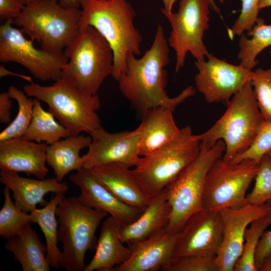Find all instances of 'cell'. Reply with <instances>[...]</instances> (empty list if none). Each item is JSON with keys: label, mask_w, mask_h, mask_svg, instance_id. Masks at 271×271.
<instances>
[{"label": "cell", "mask_w": 271, "mask_h": 271, "mask_svg": "<svg viewBox=\"0 0 271 271\" xmlns=\"http://www.w3.org/2000/svg\"><path fill=\"white\" fill-rule=\"evenodd\" d=\"M171 207L166 189L152 197L140 216L132 223L119 227L124 243L130 246L144 240L168 224Z\"/></svg>", "instance_id": "cell-22"}, {"label": "cell", "mask_w": 271, "mask_h": 271, "mask_svg": "<svg viewBox=\"0 0 271 271\" xmlns=\"http://www.w3.org/2000/svg\"><path fill=\"white\" fill-rule=\"evenodd\" d=\"M64 198V194H55L43 208H36L30 213L33 222L38 224L44 235L47 260L54 269L61 266V252L58 247L59 223L56 216L57 207Z\"/></svg>", "instance_id": "cell-27"}, {"label": "cell", "mask_w": 271, "mask_h": 271, "mask_svg": "<svg viewBox=\"0 0 271 271\" xmlns=\"http://www.w3.org/2000/svg\"><path fill=\"white\" fill-rule=\"evenodd\" d=\"M89 134L91 142L86 154L81 156L83 168L91 169L112 163L134 167L141 157L138 127L132 131L111 133L101 126Z\"/></svg>", "instance_id": "cell-14"}, {"label": "cell", "mask_w": 271, "mask_h": 271, "mask_svg": "<svg viewBox=\"0 0 271 271\" xmlns=\"http://www.w3.org/2000/svg\"><path fill=\"white\" fill-rule=\"evenodd\" d=\"M10 191L5 186L4 203L0 211V236L6 239L15 236L25 226L33 222L30 213L21 210L12 201Z\"/></svg>", "instance_id": "cell-32"}, {"label": "cell", "mask_w": 271, "mask_h": 271, "mask_svg": "<svg viewBox=\"0 0 271 271\" xmlns=\"http://www.w3.org/2000/svg\"><path fill=\"white\" fill-rule=\"evenodd\" d=\"M271 212L269 205L248 203L237 209L219 211L222 223V238L215 260L219 271H233L243 247L246 228L254 220Z\"/></svg>", "instance_id": "cell-16"}, {"label": "cell", "mask_w": 271, "mask_h": 271, "mask_svg": "<svg viewBox=\"0 0 271 271\" xmlns=\"http://www.w3.org/2000/svg\"><path fill=\"white\" fill-rule=\"evenodd\" d=\"M13 19L6 20L0 26V61L13 62L27 68L37 79L57 80L68 62L63 52L52 53L33 45L22 31L13 27Z\"/></svg>", "instance_id": "cell-12"}, {"label": "cell", "mask_w": 271, "mask_h": 271, "mask_svg": "<svg viewBox=\"0 0 271 271\" xmlns=\"http://www.w3.org/2000/svg\"><path fill=\"white\" fill-rule=\"evenodd\" d=\"M25 5H28L38 0H20Z\"/></svg>", "instance_id": "cell-47"}, {"label": "cell", "mask_w": 271, "mask_h": 271, "mask_svg": "<svg viewBox=\"0 0 271 271\" xmlns=\"http://www.w3.org/2000/svg\"><path fill=\"white\" fill-rule=\"evenodd\" d=\"M56 119L52 113L43 109L40 100L35 98L33 117L22 138L49 145L70 136L66 127Z\"/></svg>", "instance_id": "cell-28"}, {"label": "cell", "mask_w": 271, "mask_h": 271, "mask_svg": "<svg viewBox=\"0 0 271 271\" xmlns=\"http://www.w3.org/2000/svg\"><path fill=\"white\" fill-rule=\"evenodd\" d=\"M215 256L191 255L173 258L164 271H219Z\"/></svg>", "instance_id": "cell-36"}, {"label": "cell", "mask_w": 271, "mask_h": 271, "mask_svg": "<svg viewBox=\"0 0 271 271\" xmlns=\"http://www.w3.org/2000/svg\"><path fill=\"white\" fill-rule=\"evenodd\" d=\"M241 9L240 14L233 24L228 30L230 38L236 36H241L244 31L249 32L257 19L259 11L258 5L260 0H241Z\"/></svg>", "instance_id": "cell-37"}, {"label": "cell", "mask_w": 271, "mask_h": 271, "mask_svg": "<svg viewBox=\"0 0 271 271\" xmlns=\"http://www.w3.org/2000/svg\"><path fill=\"white\" fill-rule=\"evenodd\" d=\"M198 72L196 89L209 103L226 101L251 81L252 71L235 65L209 53L205 60L195 61Z\"/></svg>", "instance_id": "cell-13"}, {"label": "cell", "mask_w": 271, "mask_h": 271, "mask_svg": "<svg viewBox=\"0 0 271 271\" xmlns=\"http://www.w3.org/2000/svg\"><path fill=\"white\" fill-rule=\"evenodd\" d=\"M164 5V8L161 9V11L167 13L172 12V9L174 3L177 0H162Z\"/></svg>", "instance_id": "cell-43"}, {"label": "cell", "mask_w": 271, "mask_h": 271, "mask_svg": "<svg viewBox=\"0 0 271 271\" xmlns=\"http://www.w3.org/2000/svg\"><path fill=\"white\" fill-rule=\"evenodd\" d=\"M271 150V122L264 121L250 147L236 156L230 164H237L244 159H251L259 164L262 157Z\"/></svg>", "instance_id": "cell-35"}, {"label": "cell", "mask_w": 271, "mask_h": 271, "mask_svg": "<svg viewBox=\"0 0 271 271\" xmlns=\"http://www.w3.org/2000/svg\"><path fill=\"white\" fill-rule=\"evenodd\" d=\"M200 142L190 126L180 129L172 141L141 157L131 169L132 174L144 193L149 197L162 191L198 156Z\"/></svg>", "instance_id": "cell-7"}, {"label": "cell", "mask_w": 271, "mask_h": 271, "mask_svg": "<svg viewBox=\"0 0 271 271\" xmlns=\"http://www.w3.org/2000/svg\"><path fill=\"white\" fill-rule=\"evenodd\" d=\"M211 9L213 10L215 13L219 14L220 10L219 8L217 6L214 0H209Z\"/></svg>", "instance_id": "cell-46"}, {"label": "cell", "mask_w": 271, "mask_h": 271, "mask_svg": "<svg viewBox=\"0 0 271 271\" xmlns=\"http://www.w3.org/2000/svg\"><path fill=\"white\" fill-rule=\"evenodd\" d=\"M209 0H180L176 13L161 11L169 22L171 31L167 40L175 53V72L185 64L189 52L196 61L205 60L209 53L203 41L209 28Z\"/></svg>", "instance_id": "cell-11"}, {"label": "cell", "mask_w": 271, "mask_h": 271, "mask_svg": "<svg viewBox=\"0 0 271 271\" xmlns=\"http://www.w3.org/2000/svg\"><path fill=\"white\" fill-rule=\"evenodd\" d=\"M222 232L219 211L202 209L196 212L179 233L172 259L191 255L216 256Z\"/></svg>", "instance_id": "cell-15"}, {"label": "cell", "mask_w": 271, "mask_h": 271, "mask_svg": "<svg viewBox=\"0 0 271 271\" xmlns=\"http://www.w3.org/2000/svg\"><path fill=\"white\" fill-rule=\"evenodd\" d=\"M0 182L13 192L16 206L27 213L36 209L38 204L46 205L48 202L44 196L48 193L64 194L69 188L66 182H59L56 177L36 180L3 170L0 171Z\"/></svg>", "instance_id": "cell-20"}, {"label": "cell", "mask_w": 271, "mask_h": 271, "mask_svg": "<svg viewBox=\"0 0 271 271\" xmlns=\"http://www.w3.org/2000/svg\"><path fill=\"white\" fill-rule=\"evenodd\" d=\"M225 150L224 142L218 141L211 148L200 145L198 156L165 188L171 207L167 230L179 233L189 218L202 209V200L207 174L213 163Z\"/></svg>", "instance_id": "cell-9"}, {"label": "cell", "mask_w": 271, "mask_h": 271, "mask_svg": "<svg viewBox=\"0 0 271 271\" xmlns=\"http://www.w3.org/2000/svg\"><path fill=\"white\" fill-rule=\"evenodd\" d=\"M4 247L14 254L23 271H49L47 249L31 223L25 226L15 236L7 239Z\"/></svg>", "instance_id": "cell-25"}, {"label": "cell", "mask_w": 271, "mask_h": 271, "mask_svg": "<svg viewBox=\"0 0 271 271\" xmlns=\"http://www.w3.org/2000/svg\"><path fill=\"white\" fill-rule=\"evenodd\" d=\"M8 75L16 76L25 79L30 83L33 82L31 77L13 72L7 69L3 65L0 66V77H3Z\"/></svg>", "instance_id": "cell-41"}, {"label": "cell", "mask_w": 271, "mask_h": 271, "mask_svg": "<svg viewBox=\"0 0 271 271\" xmlns=\"http://www.w3.org/2000/svg\"><path fill=\"white\" fill-rule=\"evenodd\" d=\"M267 7L271 8V0H260L258 5L259 10Z\"/></svg>", "instance_id": "cell-45"}, {"label": "cell", "mask_w": 271, "mask_h": 271, "mask_svg": "<svg viewBox=\"0 0 271 271\" xmlns=\"http://www.w3.org/2000/svg\"><path fill=\"white\" fill-rule=\"evenodd\" d=\"M251 82L261 116L264 121L271 122V67L252 71Z\"/></svg>", "instance_id": "cell-34"}, {"label": "cell", "mask_w": 271, "mask_h": 271, "mask_svg": "<svg viewBox=\"0 0 271 271\" xmlns=\"http://www.w3.org/2000/svg\"><path fill=\"white\" fill-rule=\"evenodd\" d=\"M64 53L68 61L61 77L71 81L87 93L96 95L104 80L112 75V49L92 26L80 29Z\"/></svg>", "instance_id": "cell-5"}, {"label": "cell", "mask_w": 271, "mask_h": 271, "mask_svg": "<svg viewBox=\"0 0 271 271\" xmlns=\"http://www.w3.org/2000/svg\"><path fill=\"white\" fill-rule=\"evenodd\" d=\"M129 53L126 57V68L116 80L119 89L132 106L143 114L150 109L166 106L173 111L195 93L189 86L174 97L166 91L167 72L165 68L170 63L169 46L164 28L157 26L153 44L140 58Z\"/></svg>", "instance_id": "cell-1"}, {"label": "cell", "mask_w": 271, "mask_h": 271, "mask_svg": "<svg viewBox=\"0 0 271 271\" xmlns=\"http://www.w3.org/2000/svg\"><path fill=\"white\" fill-rule=\"evenodd\" d=\"M48 145L23 138L0 142V169L7 172L24 173L45 179L49 170L46 167Z\"/></svg>", "instance_id": "cell-18"}, {"label": "cell", "mask_w": 271, "mask_h": 271, "mask_svg": "<svg viewBox=\"0 0 271 271\" xmlns=\"http://www.w3.org/2000/svg\"><path fill=\"white\" fill-rule=\"evenodd\" d=\"M23 90L28 96L46 103L48 110L70 136H78L82 132L90 134L101 127L96 113L100 107L98 96L86 93L64 78L50 86L32 82L24 85Z\"/></svg>", "instance_id": "cell-4"}, {"label": "cell", "mask_w": 271, "mask_h": 271, "mask_svg": "<svg viewBox=\"0 0 271 271\" xmlns=\"http://www.w3.org/2000/svg\"><path fill=\"white\" fill-rule=\"evenodd\" d=\"M271 224V212L254 220L245 229L243 251L236 261L235 271H257L255 255L259 240Z\"/></svg>", "instance_id": "cell-31"}, {"label": "cell", "mask_w": 271, "mask_h": 271, "mask_svg": "<svg viewBox=\"0 0 271 271\" xmlns=\"http://www.w3.org/2000/svg\"><path fill=\"white\" fill-rule=\"evenodd\" d=\"M81 0H58L59 4L62 7L69 9H79L81 6Z\"/></svg>", "instance_id": "cell-42"}, {"label": "cell", "mask_w": 271, "mask_h": 271, "mask_svg": "<svg viewBox=\"0 0 271 271\" xmlns=\"http://www.w3.org/2000/svg\"><path fill=\"white\" fill-rule=\"evenodd\" d=\"M267 203L271 208V199ZM271 252V229L264 231L262 235L255 255V263L257 270H259L265 259Z\"/></svg>", "instance_id": "cell-38"}, {"label": "cell", "mask_w": 271, "mask_h": 271, "mask_svg": "<svg viewBox=\"0 0 271 271\" xmlns=\"http://www.w3.org/2000/svg\"><path fill=\"white\" fill-rule=\"evenodd\" d=\"M25 6L20 0H0L1 18L14 20L19 16Z\"/></svg>", "instance_id": "cell-39"}, {"label": "cell", "mask_w": 271, "mask_h": 271, "mask_svg": "<svg viewBox=\"0 0 271 271\" xmlns=\"http://www.w3.org/2000/svg\"><path fill=\"white\" fill-rule=\"evenodd\" d=\"M12 99L8 91L0 94V122L2 124H9L12 121Z\"/></svg>", "instance_id": "cell-40"}, {"label": "cell", "mask_w": 271, "mask_h": 271, "mask_svg": "<svg viewBox=\"0 0 271 271\" xmlns=\"http://www.w3.org/2000/svg\"><path fill=\"white\" fill-rule=\"evenodd\" d=\"M252 191L247 195L249 204L263 205L271 199V157L264 155L258 164Z\"/></svg>", "instance_id": "cell-33"}, {"label": "cell", "mask_w": 271, "mask_h": 271, "mask_svg": "<svg viewBox=\"0 0 271 271\" xmlns=\"http://www.w3.org/2000/svg\"><path fill=\"white\" fill-rule=\"evenodd\" d=\"M258 163L244 159L233 164L217 159L206 177L202 200V209L219 211L237 209L248 204L246 192L254 179Z\"/></svg>", "instance_id": "cell-10"}, {"label": "cell", "mask_w": 271, "mask_h": 271, "mask_svg": "<svg viewBox=\"0 0 271 271\" xmlns=\"http://www.w3.org/2000/svg\"><path fill=\"white\" fill-rule=\"evenodd\" d=\"M10 96L18 103V110L15 118L0 133V142L22 138L31 121L34 99L28 97L25 92L14 86L8 90Z\"/></svg>", "instance_id": "cell-30"}, {"label": "cell", "mask_w": 271, "mask_h": 271, "mask_svg": "<svg viewBox=\"0 0 271 271\" xmlns=\"http://www.w3.org/2000/svg\"><path fill=\"white\" fill-rule=\"evenodd\" d=\"M266 155L271 157V150L266 154Z\"/></svg>", "instance_id": "cell-48"}, {"label": "cell", "mask_w": 271, "mask_h": 271, "mask_svg": "<svg viewBox=\"0 0 271 271\" xmlns=\"http://www.w3.org/2000/svg\"><path fill=\"white\" fill-rule=\"evenodd\" d=\"M116 220L109 216L103 222L97 241L95 253L84 271H112L125 262L132 250L124 245Z\"/></svg>", "instance_id": "cell-24"}, {"label": "cell", "mask_w": 271, "mask_h": 271, "mask_svg": "<svg viewBox=\"0 0 271 271\" xmlns=\"http://www.w3.org/2000/svg\"><path fill=\"white\" fill-rule=\"evenodd\" d=\"M81 15L79 9L64 8L57 0H38L26 5L13 24L41 49L61 53L79 32Z\"/></svg>", "instance_id": "cell-6"}, {"label": "cell", "mask_w": 271, "mask_h": 271, "mask_svg": "<svg viewBox=\"0 0 271 271\" xmlns=\"http://www.w3.org/2000/svg\"><path fill=\"white\" fill-rule=\"evenodd\" d=\"M221 3H223L225 0H218Z\"/></svg>", "instance_id": "cell-49"}, {"label": "cell", "mask_w": 271, "mask_h": 271, "mask_svg": "<svg viewBox=\"0 0 271 271\" xmlns=\"http://www.w3.org/2000/svg\"><path fill=\"white\" fill-rule=\"evenodd\" d=\"M259 270L271 271V252L265 259Z\"/></svg>", "instance_id": "cell-44"}, {"label": "cell", "mask_w": 271, "mask_h": 271, "mask_svg": "<svg viewBox=\"0 0 271 271\" xmlns=\"http://www.w3.org/2000/svg\"><path fill=\"white\" fill-rule=\"evenodd\" d=\"M179 233L168 231L166 227L147 239L131 246L132 252L116 271H157L172 260Z\"/></svg>", "instance_id": "cell-19"}, {"label": "cell", "mask_w": 271, "mask_h": 271, "mask_svg": "<svg viewBox=\"0 0 271 271\" xmlns=\"http://www.w3.org/2000/svg\"><path fill=\"white\" fill-rule=\"evenodd\" d=\"M264 121L249 81L229 101L223 115L197 137L200 145L208 149L222 140L225 150L222 159L229 163L250 147Z\"/></svg>", "instance_id": "cell-3"}, {"label": "cell", "mask_w": 271, "mask_h": 271, "mask_svg": "<svg viewBox=\"0 0 271 271\" xmlns=\"http://www.w3.org/2000/svg\"><path fill=\"white\" fill-rule=\"evenodd\" d=\"M69 179L80 189L77 198L81 203L106 212L120 227L135 221L144 210L118 199L95 177L90 169L82 168L72 174Z\"/></svg>", "instance_id": "cell-17"}, {"label": "cell", "mask_w": 271, "mask_h": 271, "mask_svg": "<svg viewBox=\"0 0 271 271\" xmlns=\"http://www.w3.org/2000/svg\"><path fill=\"white\" fill-rule=\"evenodd\" d=\"M90 170L107 189L122 202L142 209L149 204L151 198L144 193L129 167L112 163L98 166Z\"/></svg>", "instance_id": "cell-21"}, {"label": "cell", "mask_w": 271, "mask_h": 271, "mask_svg": "<svg viewBox=\"0 0 271 271\" xmlns=\"http://www.w3.org/2000/svg\"><path fill=\"white\" fill-rule=\"evenodd\" d=\"M81 7L80 29L92 26L108 42L114 56L112 76L117 80L126 68L127 54H141L136 12L126 0H81Z\"/></svg>", "instance_id": "cell-2"}, {"label": "cell", "mask_w": 271, "mask_h": 271, "mask_svg": "<svg viewBox=\"0 0 271 271\" xmlns=\"http://www.w3.org/2000/svg\"><path fill=\"white\" fill-rule=\"evenodd\" d=\"M106 212L87 206L77 197L64 198L56 209L58 240L62 244L61 265L66 271H84L85 256L96 248V230Z\"/></svg>", "instance_id": "cell-8"}, {"label": "cell", "mask_w": 271, "mask_h": 271, "mask_svg": "<svg viewBox=\"0 0 271 271\" xmlns=\"http://www.w3.org/2000/svg\"><path fill=\"white\" fill-rule=\"evenodd\" d=\"M244 34L239 40L238 58L239 65L252 70L256 66L257 55L264 49L271 46V25H267L262 18H258L252 29Z\"/></svg>", "instance_id": "cell-29"}, {"label": "cell", "mask_w": 271, "mask_h": 271, "mask_svg": "<svg viewBox=\"0 0 271 271\" xmlns=\"http://www.w3.org/2000/svg\"><path fill=\"white\" fill-rule=\"evenodd\" d=\"M173 110L166 106L149 109L143 114L140 131V155H147L167 144L179 134Z\"/></svg>", "instance_id": "cell-23"}, {"label": "cell", "mask_w": 271, "mask_h": 271, "mask_svg": "<svg viewBox=\"0 0 271 271\" xmlns=\"http://www.w3.org/2000/svg\"><path fill=\"white\" fill-rule=\"evenodd\" d=\"M91 140L90 134L69 136L48 145L47 164L53 169L58 181H62L70 172L78 171L83 168L80 153L82 149L88 148Z\"/></svg>", "instance_id": "cell-26"}]
</instances>
